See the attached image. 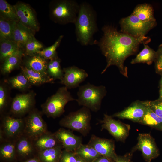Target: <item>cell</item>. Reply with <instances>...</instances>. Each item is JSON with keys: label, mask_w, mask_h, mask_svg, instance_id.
Instances as JSON below:
<instances>
[{"label": "cell", "mask_w": 162, "mask_h": 162, "mask_svg": "<svg viewBox=\"0 0 162 162\" xmlns=\"http://www.w3.org/2000/svg\"><path fill=\"white\" fill-rule=\"evenodd\" d=\"M102 30L103 35L97 44L106 58L107 64L101 74L110 66L115 65L121 74L128 77V68L124 65V61L128 57L137 52L140 44L148 43L151 38L146 36L133 37L119 32L112 25H104Z\"/></svg>", "instance_id": "6da1fadb"}, {"label": "cell", "mask_w": 162, "mask_h": 162, "mask_svg": "<svg viewBox=\"0 0 162 162\" xmlns=\"http://www.w3.org/2000/svg\"><path fill=\"white\" fill-rule=\"evenodd\" d=\"M74 24L78 42L85 46L94 43L93 36L98 31L97 15L90 4L84 2L80 4L79 13Z\"/></svg>", "instance_id": "7a4b0ae2"}, {"label": "cell", "mask_w": 162, "mask_h": 162, "mask_svg": "<svg viewBox=\"0 0 162 162\" xmlns=\"http://www.w3.org/2000/svg\"><path fill=\"white\" fill-rule=\"evenodd\" d=\"M80 4L74 0H54L49 5V16L54 22L61 25L74 24Z\"/></svg>", "instance_id": "3957f363"}, {"label": "cell", "mask_w": 162, "mask_h": 162, "mask_svg": "<svg viewBox=\"0 0 162 162\" xmlns=\"http://www.w3.org/2000/svg\"><path fill=\"white\" fill-rule=\"evenodd\" d=\"M106 93L104 86H96L88 83L80 87L76 100L79 105L97 112L100 110L102 100Z\"/></svg>", "instance_id": "277c9868"}, {"label": "cell", "mask_w": 162, "mask_h": 162, "mask_svg": "<svg viewBox=\"0 0 162 162\" xmlns=\"http://www.w3.org/2000/svg\"><path fill=\"white\" fill-rule=\"evenodd\" d=\"M91 118L90 110L83 106L65 116L60 121L59 124L62 127L80 132L85 136L91 129Z\"/></svg>", "instance_id": "5b68a950"}, {"label": "cell", "mask_w": 162, "mask_h": 162, "mask_svg": "<svg viewBox=\"0 0 162 162\" xmlns=\"http://www.w3.org/2000/svg\"><path fill=\"white\" fill-rule=\"evenodd\" d=\"M75 100L66 87H61L41 105L42 112L48 117H59L64 112L67 104Z\"/></svg>", "instance_id": "8992f818"}, {"label": "cell", "mask_w": 162, "mask_h": 162, "mask_svg": "<svg viewBox=\"0 0 162 162\" xmlns=\"http://www.w3.org/2000/svg\"><path fill=\"white\" fill-rule=\"evenodd\" d=\"M1 121L0 142L16 140L24 134V118L17 117L5 115L2 116Z\"/></svg>", "instance_id": "52a82bcc"}, {"label": "cell", "mask_w": 162, "mask_h": 162, "mask_svg": "<svg viewBox=\"0 0 162 162\" xmlns=\"http://www.w3.org/2000/svg\"><path fill=\"white\" fill-rule=\"evenodd\" d=\"M121 32L135 37L146 36L157 25L156 21L144 22L132 14L119 21Z\"/></svg>", "instance_id": "ba28073f"}, {"label": "cell", "mask_w": 162, "mask_h": 162, "mask_svg": "<svg viewBox=\"0 0 162 162\" xmlns=\"http://www.w3.org/2000/svg\"><path fill=\"white\" fill-rule=\"evenodd\" d=\"M42 112L34 108L24 117V134L34 140L47 132V124L42 118Z\"/></svg>", "instance_id": "9c48e42d"}, {"label": "cell", "mask_w": 162, "mask_h": 162, "mask_svg": "<svg viewBox=\"0 0 162 162\" xmlns=\"http://www.w3.org/2000/svg\"><path fill=\"white\" fill-rule=\"evenodd\" d=\"M35 93L32 92L16 95L13 99L10 112L12 115L22 117L34 109L35 104Z\"/></svg>", "instance_id": "30bf717a"}, {"label": "cell", "mask_w": 162, "mask_h": 162, "mask_svg": "<svg viewBox=\"0 0 162 162\" xmlns=\"http://www.w3.org/2000/svg\"><path fill=\"white\" fill-rule=\"evenodd\" d=\"M101 124V130H107L117 140L124 142L128 136L130 125L116 120L111 116L104 114Z\"/></svg>", "instance_id": "8fae6325"}, {"label": "cell", "mask_w": 162, "mask_h": 162, "mask_svg": "<svg viewBox=\"0 0 162 162\" xmlns=\"http://www.w3.org/2000/svg\"><path fill=\"white\" fill-rule=\"evenodd\" d=\"M14 6L19 21L23 26L35 33L40 26L35 12L28 4L19 2Z\"/></svg>", "instance_id": "7c38bea8"}, {"label": "cell", "mask_w": 162, "mask_h": 162, "mask_svg": "<svg viewBox=\"0 0 162 162\" xmlns=\"http://www.w3.org/2000/svg\"><path fill=\"white\" fill-rule=\"evenodd\" d=\"M137 140V144L132 150L134 151H140L147 162H151L159 155V151L154 139L149 134H139Z\"/></svg>", "instance_id": "4fadbf2b"}, {"label": "cell", "mask_w": 162, "mask_h": 162, "mask_svg": "<svg viewBox=\"0 0 162 162\" xmlns=\"http://www.w3.org/2000/svg\"><path fill=\"white\" fill-rule=\"evenodd\" d=\"M87 144L94 148L101 156L115 162L118 157L115 152V142L112 139L101 138L92 134Z\"/></svg>", "instance_id": "5bb4252c"}, {"label": "cell", "mask_w": 162, "mask_h": 162, "mask_svg": "<svg viewBox=\"0 0 162 162\" xmlns=\"http://www.w3.org/2000/svg\"><path fill=\"white\" fill-rule=\"evenodd\" d=\"M63 70L64 75L61 83L68 89L78 87L88 76L85 70L74 66L64 68Z\"/></svg>", "instance_id": "9a60e30c"}, {"label": "cell", "mask_w": 162, "mask_h": 162, "mask_svg": "<svg viewBox=\"0 0 162 162\" xmlns=\"http://www.w3.org/2000/svg\"><path fill=\"white\" fill-rule=\"evenodd\" d=\"M147 106L144 101L139 100L132 103L123 110L111 116L122 119H127L139 123L144 115Z\"/></svg>", "instance_id": "2e32d148"}, {"label": "cell", "mask_w": 162, "mask_h": 162, "mask_svg": "<svg viewBox=\"0 0 162 162\" xmlns=\"http://www.w3.org/2000/svg\"><path fill=\"white\" fill-rule=\"evenodd\" d=\"M54 133L66 150L75 152L82 144V137L75 135L70 130L60 128Z\"/></svg>", "instance_id": "e0dca14e"}, {"label": "cell", "mask_w": 162, "mask_h": 162, "mask_svg": "<svg viewBox=\"0 0 162 162\" xmlns=\"http://www.w3.org/2000/svg\"><path fill=\"white\" fill-rule=\"evenodd\" d=\"M35 34L34 32L18 22L15 24L12 40L24 51L26 44L29 40L35 37Z\"/></svg>", "instance_id": "ac0fdd59"}, {"label": "cell", "mask_w": 162, "mask_h": 162, "mask_svg": "<svg viewBox=\"0 0 162 162\" xmlns=\"http://www.w3.org/2000/svg\"><path fill=\"white\" fill-rule=\"evenodd\" d=\"M25 56L26 57L24 60L23 66L28 69L49 76L47 71L49 62L48 60L38 54Z\"/></svg>", "instance_id": "d6986e66"}, {"label": "cell", "mask_w": 162, "mask_h": 162, "mask_svg": "<svg viewBox=\"0 0 162 162\" xmlns=\"http://www.w3.org/2000/svg\"><path fill=\"white\" fill-rule=\"evenodd\" d=\"M16 155L22 157L30 156L35 152L38 153L33 140L24 134L16 140Z\"/></svg>", "instance_id": "ffe728a7"}, {"label": "cell", "mask_w": 162, "mask_h": 162, "mask_svg": "<svg viewBox=\"0 0 162 162\" xmlns=\"http://www.w3.org/2000/svg\"><path fill=\"white\" fill-rule=\"evenodd\" d=\"M33 141L38 152L62 145L54 133L49 131Z\"/></svg>", "instance_id": "44dd1931"}, {"label": "cell", "mask_w": 162, "mask_h": 162, "mask_svg": "<svg viewBox=\"0 0 162 162\" xmlns=\"http://www.w3.org/2000/svg\"><path fill=\"white\" fill-rule=\"evenodd\" d=\"M20 68L22 74L31 85H39L45 83L54 82L55 80L49 76L28 69L23 65L21 66Z\"/></svg>", "instance_id": "7402d4cb"}, {"label": "cell", "mask_w": 162, "mask_h": 162, "mask_svg": "<svg viewBox=\"0 0 162 162\" xmlns=\"http://www.w3.org/2000/svg\"><path fill=\"white\" fill-rule=\"evenodd\" d=\"M23 50L12 40H0V60L3 63L8 57Z\"/></svg>", "instance_id": "603a6c76"}, {"label": "cell", "mask_w": 162, "mask_h": 162, "mask_svg": "<svg viewBox=\"0 0 162 162\" xmlns=\"http://www.w3.org/2000/svg\"><path fill=\"white\" fill-rule=\"evenodd\" d=\"M63 148L60 145L39 152L37 157L41 162H59Z\"/></svg>", "instance_id": "cb8c5ba5"}, {"label": "cell", "mask_w": 162, "mask_h": 162, "mask_svg": "<svg viewBox=\"0 0 162 162\" xmlns=\"http://www.w3.org/2000/svg\"><path fill=\"white\" fill-rule=\"evenodd\" d=\"M132 14L144 22L156 21L154 15V9L148 3L139 4L135 8Z\"/></svg>", "instance_id": "d4e9b609"}, {"label": "cell", "mask_w": 162, "mask_h": 162, "mask_svg": "<svg viewBox=\"0 0 162 162\" xmlns=\"http://www.w3.org/2000/svg\"><path fill=\"white\" fill-rule=\"evenodd\" d=\"M25 56L24 52L21 51L6 58L2 63L1 72L3 74H9L12 70L20 66L22 57Z\"/></svg>", "instance_id": "484cf974"}, {"label": "cell", "mask_w": 162, "mask_h": 162, "mask_svg": "<svg viewBox=\"0 0 162 162\" xmlns=\"http://www.w3.org/2000/svg\"><path fill=\"white\" fill-rule=\"evenodd\" d=\"M144 48L131 62L132 64L139 63H146L151 64L154 61L156 52L151 48L147 44H144Z\"/></svg>", "instance_id": "4316f807"}, {"label": "cell", "mask_w": 162, "mask_h": 162, "mask_svg": "<svg viewBox=\"0 0 162 162\" xmlns=\"http://www.w3.org/2000/svg\"><path fill=\"white\" fill-rule=\"evenodd\" d=\"M147 106L145 113L139 123L162 130V118Z\"/></svg>", "instance_id": "83f0119b"}, {"label": "cell", "mask_w": 162, "mask_h": 162, "mask_svg": "<svg viewBox=\"0 0 162 162\" xmlns=\"http://www.w3.org/2000/svg\"><path fill=\"white\" fill-rule=\"evenodd\" d=\"M16 140L4 141L0 142L1 158L6 160H11L16 155Z\"/></svg>", "instance_id": "f1b7e54d"}, {"label": "cell", "mask_w": 162, "mask_h": 162, "mask_svg": "<svg viewBox=\"0 0 162 162\" xmlns=\"http://www.w3.org/2000/svg\"><path fill=\"white\" fill-rule=\"evenodd\" d=\"M75 152L87 162H93L101 156L94 148L87 144H82Z\"/></svg>", "instance_id": "f546056e"}, {"label": "cell", "mask_w": 162, "mask_h": 162, "mask_svg": "<svg viewBox=\"0 0 162 162\" xmlns=\"http://www.w3.org/2000/svg\"><path fill=\"white\" fill-rule=\"evenodd\" d=\"M0 17L11 22H19L14 5L10 4L5 0H0Z\"/></svg>", "instance_id": "4dcf8cb0"}, {"label": "cell", "mask_w": 162, "mask_h": 162, "mask_svg": "<svg viewBox=\"0 0 162 162\" xmlns=\"http://www.w3.org/2000/svg\"><path fill=\"white\" fill-rule=\"evenodd\" d=\"M61 60L58 56L48 62L47 71L49 76L54 80L62 79L64 72L61 65Z\"/></svg>", "instance_id": "1f68e13d"}, {"label": "cell", "mask_w": 162, "mask_h": 162, "mask_svg": "<svg viewBox=\"0 0 162 162\" xmlns=\"http://www.w3.org/2000/svg\"><path fill=\"white\" fill-rule=\"evenodd\" d=\"M16 23L0 17V40H12L14 29Z\"/></svg>", "instance_id": "d6a6232c"}, {"label": "cell", "mask_w": 162, "mask_h": 162, "mask_svg": "<svg viewBox=\"0 0 162 162\" xmlns=\"http://www.w3.org/2000/svg\"><path fill=\"white\" fill-rule=\"evenodd\" d=\"M8 83L13 88L24 90L30 88L31 84L23 74L11 77L8 80Z\"/></svg>", "instance_id": "836d02e7"}, {"label": "cell", "mask_w": 162, "mask_h": 162, "mask_svg": "<svg viewBox=\"0 0 162 162\" xmlns=\"http://www.w3.org/2000/svg\"><path fill=\"white\" fill-rule=\"evenodd\" d=\"M63 37V35H60L53 45L39 51L37 54L47 60H50L55 58L58 56L56 49L59 46Z\"/></svg>", "instance_id": "e575fe53"}, {"label": "cell", "mask_w": 162, "mask_h": 162, "mask_svg": "<svg viewBox=\"0 0 162 162\" xmlns=\"http://www.w3.org/2000/svg\"><path fill=\"white\" fill-rule=\"evenodd\" d=\"M43 48V44L35 37L29 40L26 44L24 47L25 56H29L37 54Z\"/></svg>", "instance_id": "d590c367"}, {"label": "cell", "mask_w": 162, "mask_h": 162, "mask_svg": "<svg viewBox=\"0 0 162 162\" xmlns=\"http://www.w3.org/2000/svg\"><path fill=\"white\" fill-rule=\"evenodd\" d=\"M8 94L5 86L2 84L0 86V112L4 113L8 104Z\"/></svg>", "instance_id": "8d00e7d4"}, {"label": "cell", "mask_w": 162, "mask_h": 162, "mask_svg": "<svg viewBox=\"0 0 162 162\" xmlns=\"http://www.w3.org/2000/svg\"><path fill=\"white\" fill-rule=\"evenodd\" d=\"M144 102L147 106L158 116L162 118V100H147Z\"/></svg>", "instance_id": "74e56055"}, {"label": "cell", "mask_w": 162, "mask_h": 162, "mask_svg": "<svg viewBox=\"0 0 162 162\" xmlns=\"http://www.w3.org/2000/svg\"><path fill=\"white\" fill-rule=\"evenodd\" d=\"M77 155L75 152L62 150L59 162H76Z\"/></svg>", "instance_id": "f35d334b"}, {"label": "cell", "mask_w": 162, "mask_h": 162, "mask_svg": "<svg viewBox=\"0 0 162 162\" xmlns=\"http://www.w3.org/2000/svg\"><path fill=\"white\" fill-rule=\"evenodd\" d=\"M154 61L157 71L162 74V44L159 45L158 51L156 52Z\"/></svg>", "instance_id": "ab89813d"}, {"label": "cell", "mask_w": 162, "mask_h": 162, "mask_svg": "<svg viewBox=\"0 0 162 162\" xmlns=\"http://www.w3.org/2000/svg\"><path fill=\"white\" fill-rule=\"evenodd\" d=\"M134 151L132 150L131 152L123 156H118L115 162H132L131 160L132 154Z\"/></svg>", "instance_id": "60d3db41"}, {"label": "cell", "mask_w": 162, "mask_h": 162, "mask_svg": "<svg viewBox=\"0 0 162 162\" xmlns=\"http://www.w3.org/2000/svg\"><path fill=\"white\" fill-rule=\"evenodd\" d=\"M93 162H115L112 160L102 156H101Z\"/></svg>", "instance_id": "b9f144b4"}, {"label": "cell", "mask_w": 162, "mask_h": 162, "mask_svg": "<svg viewBox=\"0 0 162 162\" xmlns=\"http://www.w3.org/2000/svg\"><path fill=\"white\" fill-rule=\"evenodd\" d=\"M23 162H41L37 158H34L27 160Z\"/></svg>", "instance_id": "7bdbcfd3"}, {"label": "cell", "mask_w": 162, "mask_h": 162, "mask_svg": "<svg viewBox=\"0 0 162 162\" xmlns=\"http://www.w3.org/2000/svg\"><path fill=\"white\" fill-rule=\"evenodd\" d=\"M77 155V160L76 162H87L86 161H85V160L82 159V158H81L80 157Z\"/></svg>", "instance_id": "ee69618b"}, {"label": "cell", "mask_w": 162, "mask_h": 162, "mask_svg": "<svg viewBox=\"0 0 162 162\" xmlns=\"http://www.w3.org/2000/svg\"><path fill=\"white\" fill-rule=\"evenodd\" d=\"M160 100H162V88H161L160 89Z\"/></svg>", "instance_id": "f6af8a7d"}, {"label": "cell", "mask_w": 162, "mask_h": 162, "mask_svg": "<svg viewBox=\"0 0 162 162\" xmlns=\"http://www.w3.org/2000/svg\"><path fill=\"white\" fill-rule=\"evenodd\" d=\"M161 86L162 88V80H161Z\"/></svg>", "instance_id": "bcb514c9"}]
</instances>
